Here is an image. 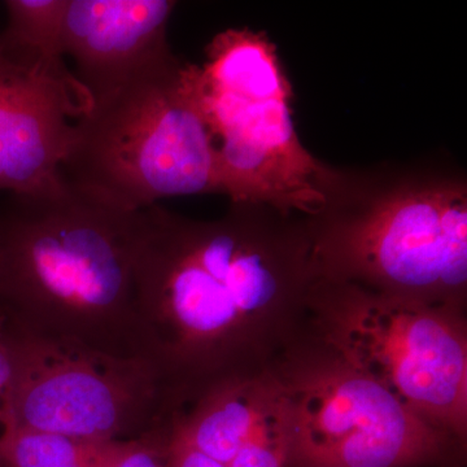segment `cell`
Wrapping results in <instances>:
<instances>
[{
	"instance_id": "obj_1",
	"label": "cell",
	"mask_w": 467,
	"mask_h": 467,
	"mask_svg": "<svg viewBox=\"0 0 467 467\" xmlns=\"http://www.w3.org/2000/svg\"><path fill=\"white\" fill-rule=\"evenodd\" d=\"M317 281L306 216L230 202L216 221L140 211L135 284L150 364L175 409L235 367L263 318Z\"/></svg>"
},
{
	"instance_id": "obj_2",
	"label": "cell",
	"mask_w": 467,
	"mask_h": 467,
	"mask_svg": "<svg viewBox=\"0 0 467 467\" xmlns=\"http://www.w3.org/2000/svg\"><path fill=\"white\" fill-rule=\"evenodd\" d=\"M138 216L63 175L12 195L0 213V312L43 339L150 364L135 284Z\"/></svg>"
},
{
	"instance_id": "obj_3",
	"label": "cell",
	"mask_w": 467,
	"mask_h": 467,
	"mask_svg": "<svg viewBox=\"0 0 467 467\" xmlns=\"http://www.w3.org/2000/svg\"><path fill=\"white\" fill-rule=\"evenodd\" d=\"M317 278L427 303L467 284V181L441 161L337 169L306 217Z\"/></svg>"
},
{
	"instance_id": "obj_4",
	"label": "cell",
	"mask_w": 467,
	"mask_h": 467,
	"mask_svg": "<svg viewBox=\"0 0 467 467\" xmlns=\"http://www.w3.org/2000/svg\"><path fill=\"white\" fill-rule=\"evenodd\" d=\"M186 77L211 133L221 190L230 202L315 216L337 168L304 149L292 121L294 92L265 32L227 29Z\"/></svg>"
},
{
	"instance_id": "obj_5",
	"label": "cell",
	"mask_w": 467,
	"mask_h": 467,
	"mask_svg": "<svg viewBox=\"0 0 467 467\" xmlns=\"http://www.w3.org/2000/svg\"><path fill=\"white\" fill-rule=\"evenodd\" d=\"M186 64L173 54L94 98L76 121L64 180L126 212L173 196L223 193Z\"/></svg>"
},
{
	"instance_id": "obj_6",
	"label": "cell",
	"mask_w": 467,
	"mask_h": 467,
	"mask_svg": "<svg viewBox=\"0 0 467 467\" xmlns=\"http://www.w3.org/2000/svg\"><path fill=\"white\" fill-rule=\"evenodd\" d=\"M309 297L328 318L326 339L340 364L442 434L465 438L467 340L454 306L322 279Z\"/></svg>"
},
{
	"instance_id": "obj_7",
	"label": "cell",
	"mask_w": 467,
	"mask_h": 467,
	"mask_svg": "<svg viewBox=\"0 0 467 467\" xmlns=\"http://www.w3.org/2000/svg\"><path fill=\"white\" fill-rule=\"evenodd\" d=\"M9 328L11 425L103 441H140L171 425L175 410L150 362L52 342L11 322Z\"/></svg>"
},
{
	"instance_id": "obj_8",
	"label": "cell",
	"mask_w": 467,
	"mask_h": 467,
	"mask_svg": "<svg viewBox=\"0 0 467 467\" xmlns=\"http://www.w3.org/2000/svg\"><path fill=\"white\" fill-rule=\"evenodd\" d=\"M295 467H427L450 459V436L337 362L285 389Z\"/></svg>"
},
{
	"instance_id": "obj_9",
	"label": "cell",
	"mask_w": 467,
	"mask_h": 467,
	"mask_svg": "<svg viewBox=\"0 0 467 467\" xmlns=\"http://www.w3.org/2000/svg\"><path fill=\"white\" fill-rule=\"evenodd\" d=\"M91 95L66 66L32 63L0 45V192L57 182Z\"/></svg>"
},
{
	"instance_id": "obj_10",
	"label": "cell",
	"mask_w": 467,
	"mask_h": 467,
	"mask_svg": "<svg viewBox=\"0 0 467 467\" xmlns=\"http://www.w3.org/2000/svg\"><path fill=\"white\" fill-rule=\"evenodd\" d=\"M169 432L223 467H290L284 387L242 374L214 384L178 411Z\"/></svg>"
},
{
	"instance_id": "obj_11",
	"label": "cell",
	"mask_w": 467,
	"mask_h": 467,
	"mask_svg": "<svg viewBox=\"0 0 467 467\" xmlns=\"http://www.w3.org/2000/svg\"><path fill=\"white\" fill-rule=\"evenodd\" d=\"M171 0H69L63 54L91 99L130 81L173 55L168 24Z\"/></svg>"
},
{
	"instance_id": "obj_12",
	"label": "cell",
	"mask_w": 467,
	"mask_h": 467,
	"mask_svg": "<svg viewBox=\"0 0 467 467\" xmlns=\"http://www.w3.org/2000/svg\"><path fill=\"white\" fill-rule=\"evenodd\" d=\"M133 441H91L7 423L0 435V467H116Z\"/></svg>"
},
{
	"instance_id": "obj_13",
	"label": "cell",
	"mask_w": 467,
	"mask_h": 467,
	"mask_svg": "<svg viewBox=\"0 0 467 467\" xmlns=\"http://www.w3.org/2000/svg\"><path fill=\"white\" fill-rule=\"evenodd\" d=\"M69 0H8V23L0 43L17 57L63 67V26Z\"/></svg>"
},
{
	"instance_id": "obj_14",
	"label": "cell",
	"mask_w": 467,
	"mask_h": 467,
	"mask_svg": "<svg viewBox=\"0 0 467 467\" xmlns=\"http://www.w3.org/2000/svg\"><path fill=\"white\" fill-rule=\"evenodd\" d=\"M168 429L131 442L116 467H168Z\"/></svg>"
},
{
	"instance_id": "obj_15",
	"label": "cell",
	"mask_w": 467,
	"mask_h": 467,
	"mask_svg": "<svg viewBox=\"0 0 467 467\" xmlns=\"http://www.w3.org/2000/svg\"><path fill=\"white\" fill-rule=\"evenodd\" d=\"M14 380V350L7 316L0 312V435L8 423V400Z\"/></svg>"
},
{
	"instance_id": "obj_16",
	"label": "cell",
	"mask_w": 467,
	"mask_h": 467,
	"mask_svg": "<svg viewBox=\"0 0 467 467\" xmlns=\"http://www.w3.org/2000/svg\"><path fill=\"white\" fill-rule=\"evenodd\" d=\"M168 467H223L217 461L190 447L169 432L167 434Z\"/></svg>"
},
{
	"instance_id": "obj_17",
	"label": "cell",
	"mask_w": 467,
	"mask_h": 467,
	"mask_svg": "<svg viewBox=\"0 0 467 467\" xmlns=\"http://www.w3.org/2000/svg\"><path fill=\"white\" fill-rule=\"evenodd\" d=\"M290 467H295V466L290 465Z\"/></svg>"
}]
</instances>
